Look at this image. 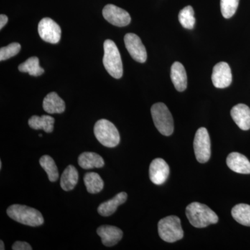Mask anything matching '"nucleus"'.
I'll return each instance as SVG.
<instances>
[{
    "mask_svg": "<svg viewBox=\"0 0 250 250\" xmlns=\"http://www.w3.org/2000/svg\"><path fill=\"white\" fill-rule=\"evenodd\" d=\"M187 216L192 226L205 228L218 222V217L209 207L200 202H192L187 207Z\"/></svg>",
    "mask_w": 250,
    "mask_h": 250,
    "instance_id": "f257e3e1",
    "label": "nucleus"
},
{
    "mask_svg": "<svg viewBox=\"0 0 250 250\" xmlns=\"http://www.w3.org/2000/svg\"><path fill=\"white\" fill-rule=\"evenodd\" d=\"M9 217L18 223L31 227H39L44 223V218L39 210L27 206L14 205L6 210Z\"/></svg>",
    "mask_w": 250,
    "mask_h": 250,
    "instance_id": "f03ea898",
    "label": "nucleus"
},
{
    "mask_svg": "<svg viewBox=\"0 0 250 250\" xmlns=\"http://www.w3.org/2000/svg\"><path fill=\"white\" fill-rule=\"evenodd\" d=\"M103 64L108 73L115 79H121L123 75V62L119 49L113 41H105L104 43Z\"/></svg>",
    "mask_w": 250,
    "mask_h": 250,
    "instance_id": "7ed1b4c3",
    "label": "nucleus"
},
{
    "mask_svg": "<svg viewBox=\"0 0 250 250\" xmlns=\"http://www.w3.org/2000/svg\"><path fill=\"white\" fill-rule=\"evenodd\" d=\"M94 134L97 140L106 147H115L121 141L119 131L111 122L101 119L94 126Z\"/></svg>",
    "mask_w": 250,
    "mask_h": 250,
    "instance_id": "20e7f679",
    "label": "nucleus"
},
{
    "mask_svg": "<svg viewBox=\"0 0 250 250\" xmlns=\"http://www.w3.org/2000/svg\"><path fill=\"white\" fill-rule=\"evenodd\" d=\"M158 232L161 239L167 243H174L182 239L184 231L180 219L175 215L161 219L158 223Z\"/></svg>",
    "mask_w": 250,
    "mask_h": 250,
    "instance_id": "39448f33",
    "label": "nucleus"
},
{
    "mask_svg": "<svg viewBox=\"0 0 250 250\" xmlns=\"http://www.w3.org/2000/svg\"><path fill=\"white\" fill-rule=\"evenodd\" d=\"M153 122L161 134L169 136L174 131V121L172 114L165 104H154L151 108Z\"/></svg>",
    "mask_w": 250,
    "mask_h": 250,
    "instance_id": "423d86ee",
    "label": "nucleus"
},
{
    "mask_svg": "<svg viewBox=\"0 0 250 250\" xmlns=\"http://www.w3.org/2000/svg\"><path fill=\"white\" fill-rule=\"evenodd\" d=\"M197 161L205 164L210 157V140L208 131L205 127L197 129L193 143Z\"/></svg>",
    "mask_w": 250,
    "mask_h": 250,
    "instance_id": "0eeeda50",
    "label": "nucleus"
},
{
    "mask_svg": "<svg viewBox=\"0 0 250 250\" xmlns=\"http://www.w3.org/2000/svg\"><path fill=\"white\" fill-rule=\"evenodd\" d=\"M38 31L41 39L49 43H57L62 36L60 26L49 18L41 20L38 26Z\"/></svg>",
    "mask_w": 250,
    "mask_h": 250,
    "instance_id": "6e6552de",
    "label": "nucleus"
},
{
    "mask_svg": "<svg viewBox=\"0 0 250 250\" xmlns=\"http://www.w3.org/2000/svg\"><path fill=\"white\" fill-rule=\"evenodd\" d=\"M103 14L106 21L116 27H125L131 22V18L129 13L113 4L105 6Z\"/></svg>",
    "mask_w": 250,
    "mask_h": 250,
    "instance_id": "1a4fd4ad",
    "label": "nucleus"
},
{
    "mask_svg": "<svg viewBox=\"0 0 250 250\" xmlns=\"http://www.w3.org/2000/svg\"><path fill=\"white\" fill-rule=\"evenodd\" d=\"M125 47L131 57L136 62H145L147 60V54L146 47L141 39L134 34H126L124 38Z\"/></svg>",
    "mask_w": 250,
    "mask_h": 250,
    "instance_id": "9d476101",
    "label": "nucleus"
},
{
    "mask_svg": "<svg viewBox=\"0 0 250 250\" xmlns=\"http://www.w3.org/2000/svg\"><path fill=\"white\" fill-rule=\"evenodd\" d=\"M211 80L217 88H225L231 85L232 74L228 62H220L213 67Z\"/></svg>",
    "mask_w": 250,
    "mask_h": 250,
    "instance_id": "9b49d317",
    "label": "nucleus"
},
{
    "mask_svg": "<svg viewBox=\"0 0 250 250\" xmlns=\"http://www.w3.org/2000/svg\"><path fill=\"white\" fill-rule=\"evenodd\" d=\"M170 174V167L165 160L161 158L154 159L149 166V179L153 184L161 185L165 183Z\"/></svg>",
    "mask_w": 250,
    "mask_h": 250,
    "instance_id": "f8f14e48",
    "label": "nucleus"
},
{
    "mask_svg": "<svg viewBox=\"0 0 250 250\" xmlns=\"http://www.w3.org/2000/svg\"><path fill=\"white\" fill-rule=\"evenodd\" d=\"M97 233L101 238L102 243L106 247L116 246L123 236V231L117 227L103 225L97 229Z\"/></svg>",
    "mask_w": 250,
    "mask_h": 250,
    "instance_id": "ddd939ff",
    "label": "nucleus"
},
{
    "mask_svg": "<svg viewBox=\"0 0 250 250\" xmlns=\"http://www.w3.org/2000/svg\"><path fill=\"white\" fill-rule=\"evenodd\" d=\"M231 116L238 127L244 131L250 129V108L244 104H238L231 110Z\"/></svg>",
    "mask_w": 250,
    "mask_h": 250,
    "instance_id": "4468645a",
    "label": "nucleus"
},
{
    "mask_svg": "<svg viewBox=\"0 0 250 250\" xmlns=\"http://www.w3.org/2000/svg\"><path fill=\"white\" fill-rule=\"evenodd\" d=\"M228 166L237 173L250 174V162L248 158L238 152L229 154L227 159Z\"/></svg>",
    "mask_w": 250,
    "mask_h": 250,
    "instance_id": "2eb2a0df",
    "label": "nucleus"
},
{
    "mask_svg": "<svg viewBox=\"0 0 250 250\" xmlns=\"http://www.w3.org/2000/svg\"><path fill=\"white\" fill-rule=\"evenodd\" d=\"M170 76L176 90L179 92H183L187 89V74L184 65L181 62H176L172 64Z\"/></svg>",
    "mask_w": 250,
    "mask_h": 250,
    "instance_id": "dca6fc26",
    "label": "nucleus"
},
{
    "mask_svg": "<svg viewBox=\"0 0 250 250\" xmlns=\"http://www.w3.org/2000/svg\"><path fill=\"white\" fill-rule=\"evenodd\" d=\"M127 200V194L125 192H121L117 194L116 196L113 197L108 201L103 202L99 206L98 211L99 214L103 216H110L116 211L119 206L123 205Z\"/></svg>",
    "mask_w": 250,
    "mask_h": 250,
    "instance_id": "f3484780",
    "label": "nucleus"
},
{
    "mask_svg": "<svg viewBox=\"0 0 250 250\" xmlns=\"http://www.w3.org/2000/svg\"><path fill=\"white\" fill-rule=\"evenodd\" d=\"M44 111L49 113H62L65 111V102L55 92H52L46 95L42 103Z\"/></svg>",
    "mask_w": 250,
    "mask_h": 250,
    "instance_id": "a211bd4d",
    "label": "nucleus"
},
{
    "mask_svg": "<svg viewBox=\"0 0 250 250\" xmlns=\"http://www.w3.org/2000/svg\"><path fill=\"white\" fill-rule=\"evenodd\" d=\"M78 164L85 170L93 168H101L104 166V161L97 153L85 152L81 154L78 158Z\"/></svg>",
    "mask_w": 250,
    "mask_h": 250,
    "instance_id": "6ab92c4d",
    "label": "nucleus"
},
{
    "mask_svg": "<svg viewBox=\"0 0 250 250\" xmlns=\"http://www.w3.org/2000/svg\"><path fill=\"white\" fill-rule=\"evenodd\" d=\"M79 180V172L75 166L70 165L62 172L60 185L62 190L70 191L76 187Z\"/></svg>",
    "mask_w": 250,
    "mask_h": 250,
    "instance_id": "aec40b11",
    "label": "nucleus"
},
{
    "mask_svg": "<svg viewBox=\"0 0 250 250\" xmlns=\"http://www.w3.org/2000/svg\"><path fill=\"white\" fill-rule=\"evenodd\" d=\"M29 126L33 129H42L46 133H51L54 130V118L50 116H33L29 118Z\"/></svg>",
    "mask_w": 250,
    "mask_h": 250,
    "instance_id": "412c9836",
    "label": "nucleus"
},
{
    "mask_svg": "<svg viewBox=\"0 0 250 250\" xmlns=\"http://www.w3.org/2000/svg\"><path fill=\"white\" fill-rule=\"evenodd\" d=\"M85 188L89 193L96 194L101 192L104 188V181L100 174L96 172H88L83 178Z\"/></svg>",
    "mask_w": 250,
    "mask_h": 250,
    "instance_id": "4be33fe9",
    "label": "nucleus"
},
{
    "mask_svg": "<svg viewBox=\"0 0 250 250\" xmlns=\"http://www.w3.org/2000/svg\"><path fill=\"white\" fill-rule=\"evenodd\" d=\"M231 215L236 222L244 226L250 227V206L239 204L231 210Z\"/></svg>",
    "mask_w": 250,
    "mask_h": 250,
    "instance_id": "5701e85b",
    "label": "nucleus"
},
{
    "mask_svg": "<svg viewBox=\"0 0 250 250\" xmlns=\"http://www.w3.org/2000/svg\"><path fill=\"white\" fill-rule=\"evenodd\" d=\"M18 70L21 72H27L31 76H41L44 73V69L39 65L38 57H30L18 66Z\"/></svg>",
    "mask_w": 250,
    "mask_h": 250,
    "instance_id": "b1692460",
    "label": "nucleus"
},
{
    "mask_svg": "<svg viewBox=\"0 0 250 250\" xmlns=\"http://www.w3.org/2000/svg\"><path fill=\"white\" fill-rule=\"evenodd\" d=\"M39 162L41 167L44 169L48 176L49 180L51 182H55L57 181L59 177V170L54 159L49 155H44L41 158Z\"/></svg>",
    "mask_w": 250,
    "mask_h": 250,
    "instance_id": "393cba45",
    "label": "nucleus"
},
{
    "mask_svg": "<svg viewBox=\"0 0 250 250\" xmlns=\"http://www.w3.org/2000/svg\"><path fill=\"white\" fill-rule=\"evenodd\" d=\"M179 21L182 27L187 29H192L195 24L194 10L192 6H187L181 10L179 14Z\"/></svg>",
    "mask_w": 250,
    "mask_h": 250,
    "instance_id": "a878e982",
    "label": "nucleus"
},
{
    "mask_svg": "<svg viewBox=\"0 0 250 250\" xmlns=\"http://www.w3.org/2000/svg\"><path fill=\"white\" fill-rule=\"evenodd\" d=\"M239 0H220V9L225 18L232 17L238 9Z\"/></svg>",
    "mask_w": 250,
    "mask_h": 250,
    "instance_id": "bb28decb",
    "label": "nucleus"
},
{
    "mask_svg": "<svg viewBox=\"0 0 250 250\" xmlns=\"http://www.w3.org/2000/svg\"><path fill=\"white\" fill-rule=\"evenodd\" d=\"M21 44L18 42H13L6 47H1L0 49V61L7 60L14 56L17 55L21 51Z\"/></svg>",
    "mask_w": 250,
    "mask_h": 250,
    "instance_id": "cd10ccee",
    "label": "nucleus"
},
{
    "mask_svg": "<svg viewBox=\"0 0 250 250\" xmlns=\"http://www.w3.org/2000/svg\"><path fill=\"white\" fill-rule=\"evenodd\" d=\"M14 250H31L32 248L27 242L16 241L12 246Z\"/></svg>",
    "mask_w": 250,
    "mask_h": 250,
    "instance_id": "c85d7f7f",
    "label": "nucleus"
},
{
    "mask_svg": "<svg viewBox=\"0 0 250 250\" xmlns=\"http://www.w3.org/2000/svg\"><path fill=\"white\" fill-rule=\"evenodd\" d=\"M8 21H9V18L6 15L1 14V16H0V29H2L6 25Z\"/></svg>",
    "mask_w": 250,
    "mask_h": 250,
    "instance_id": "c756f323",
    "label": "nucleus"
},
{
    "mask_svg": "<svg viewBox=\"0 0 250 250\" xmlns=\"http://www.w3.org/2000/svg\"><path fill=\"white\" fill-rule=\"evenodd\" d=\"M0 250H5L4 242H3L2 241H0Z\"/></svg>",
    "mask_w": 250,
    "mask_h": 250,
    "instance_id": "7c9ffc66",
    "label": "nucleus"
},
{
    "mask_svg": "<svg viewBox=\"0 0 250 250\" xmlns=\"http://www.w3.org/2000/svg\"><path fill=\"white\" fill-rule=\"evenodd\" d=\"M1 167H2V163H1V161H0V169H1Z\"/></svg>",
    "mask_w": 250,
    "mask_h": 250,
    "instance_id": "2f4dec72",
    "label": "nucleus"
},
{
    "mask_svg": "<svg viewBox=\"0 0 250 250\" xmlns=\"http://www.w3.org/2000/svg\"><path fill=\"white\" fill-rule=\"evenodd\" d=\"M39 136H40V137H42V134H39Z\"/></svg>",
    "mask_w": 250,
    "mask_h": 250,
    "instance_id": "473e14b6",
    "label": "nucleus"
}]
</instances>
